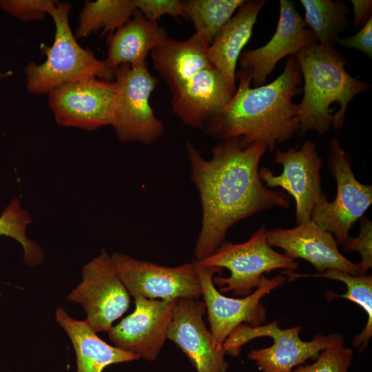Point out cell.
I'll return each mask as SVG.
<instances>
[{
    "instance_id": "21",
    "label": "cell",
    "mask_w": 372,
    "mask_h": 372,
    "mask_svg": "<svg viewBox=\"0 0 372 372\" xmlns=\"http://www.w3.org/2000/svg\"><path fill=\"white\" fill-rule=\"evenodd\" d=\"M208 45L194 33L184 41L169 39L152 51L156 70L172 92L200 71L214 66L207 56Z\"/></svg>"
},
{
    "instance_id": "4",
    "label": "cell",
    "mask_w": 372,
    "mask_h": 372,
    "mask_svg": "<svg viewBox=\"0 0 372 372\" xmlns=\"http://www.w3.org/2000/svg\"><path fill=\"white\" fill-rule=\"evenodd\" d=\"M70 9L69 3L57 1L48 9L55 25L54 39L51 46L42 48L43 63L30 62L24 69L30 93L49 94L62 85L90 77L114 79L115 71L76 41L69 23Z\"/></svg>"
},
{
    "instance_id": "10",
    "label": "cell",
    "mask_w": 372,
    "mask_h": 372,
    "mask_svg": "<svg viewBox=\"0 0 372 372\" xmlns=\"http://www.w3.org/2000/svg\"><path fill=\"white\" fill-rule=\"evenodd\" d=\"M119 278L112 257L103 249L83 268V281L68 296L87 313V322L96 332H106L128 309L130 298Z\"/></svg>"
},
{
    "instance_id": "9",
    "label": "cell",
    "mask_w": 372,
    "mask_h": 372,
    "mask_svg": "<svg viewBox=\"0 0 372 372\" xmlns=\"http://www.w3.org/2000/svg\"><path fill=\"white\" fill-rule=\"evenodd\" d=\"M195 262L201 285V297L208 315L209 331L216 342L220 345L242 324L251 327L263 324L267 311L260 303L261 299L287 280L282 275L272 278L262 276L260 285L250 294L241 298H229L223 295L214 282L215 275L220 274L223 269L203 266Z\"/></svg>"
},
{
    "instance_id": "13",
    "label": "cell",
    "mask_w": 372,
    "mask_h": 372,
    "mask_svg": "<svg viewBox=\"0 0 372 372\" xmlns=\"http://www.w3.org/2000/svg\"><path fill=\"white\" fill-rule=\"evenodd\" d=\"M274 161L282 167V172L275 175L268 168L262 167L259 169L260 179L265 186L281 187L293 198L297 225L311 220L314 206L325 196L321 188L322 158L316 143L306 141L300 149H276Z\"/></svg>"
},
{
    "instance_id": "23",
    "label": "cell",
    "mask_w": 372,
    "mask_h": 372,
    "mask_svg": "<svg viewBox=\"0 0 372 372\" xmlns=\"http://www.w3.org/2000/svg\"><path fill=\"white\" fill-rule=\"evenodd\" d=\"M136 10V0L86 1L74 36L85 38L99 31L112 34L130 21Z\"/></svg>"
},
{
    "instance_id": "22",
    "label": "cell",
    "mask_w": 372,
    "mask_h": 372,
    "mask_svg": "<svg viewBox=\"0 0 372 372\" xmlns=\"http://www.w3.org/2000/svg\"><path fill=\"white\" fill-rule=\"evenodd\" d=\"M56 321L67 333L76 351L77 372H102L107 366L140 358L101 340L87 322L72 318L59 307Z\"/></svg>"
},
{
    "instance_id": "6",
    "label": "cell",
    "mask_w": 372,
    "mask_h": 372,
    "mask_svg": "<svg viewBox=\"0 0 372 372\" xmlns=\"http://www.w3.org/2000/svg\"><path fill=\"white\" fill-rule=\"evenodd\" d=\"M267 231L262 225L243 242L224 241L211 255L198 262L203 266L229 271L228 277H214L220 292L245 297L258 287L265 273L275 269L292 271L298 268L293 259L269 245Z\"/></svg>"
},
{
    "instance_id": "2",
    "label": "cell",
    "mask_w": 372,
    "mask_h": 372,
    "mask_svg": "<svg viewBox=\"0 0 372 372\" xmlns=\"http://www.w3.org/2000/svg\"><path fill=\"white\" fill-rule=\"evenodd\" d=\"M239 81L229 103L206 123L209 132L223 140L240 138L247 147L262 143L271 150L299 132L298 104L293 98L302 92V74L293 56L271 83L254 88L251 79L236 71Z\"/></svg>"
},
{
    "instance_id": "14",
    "label": "cell",
    "mask_w": 372,
    "mask_h": 372,
    "mask_svg": "<svg viewBox=\"0 0 372 372\" xmlns=\"http://www.w3.org/2000/svg\"><path fill=\"white\" fill-rule=\"evenodd\" d=\"M134 311L108 331L115 347L147 360H154L168 339L176 300H153L137 296Z\"/></svg>"
},
{
    "instance_id": "3",
    "label": "cell",
    "mask_w": 372,
    "mask_h": 372,
    "mask_svg": "<svg viewBox=\"0 0 372 372\" xmlns=\"http://www.w3.org/2000/svg\"><path fill=\"white\" fill-rule=\"evenodd\" d=\"M295 57L303 77V97L298 104L299 132L323 134L333 125L340 129L348 105L371 85L350 75L347 59L333 48L318 43L307 45Z\"/></svg>"
},
{
    "instance_id": "16",
    "label": "cell",
    "mask_w": 372,
    "mask_h": 372,
    "mask_svg": "<svg viewBox=\"0 0 372 372\" xmlns=\"http://www.w3.org/2000/svg\"><path fill=\"white\" fill-rule=\"evenodd\" d=\"M206 308L199 298L176 300L168 330V339L189 358L197 372H225L223 346L214 340L203 320Z\"/></svg>"
},
{
    "instance_id": "7",
    "label": "cell",
    "mask_w": 372,
    "mask_h": 372,
    "mask_svg": "<svg viewBox=\"0 0 372 372\" xmlns=\"http://www.w3.org/2000/svg\"><path fill=\"white\" fill-rule=\"evenodd\" d=\"M114 81L116 86L114 120L112 127L121 142L150 145L163 134V123L154 114L149 104L151 94L158 81L147 65L118 67Z\"/></svg>"
},
{
    "instance_id": "35",
    "label": "cell",
    "mask_w": 372,
    "mask_h": 372,
    "mask_svg": "<svg viewBox=\"0 0 372 372\" xmlns=\"http://www.w3.org/2000/svg\"><path fill=\"white\" fill-rule=\"evenodd\" d=\"M0 296H1V293L0 292Z\"/></svg>"
},
{
    "instance_id": "17",
    "label": "cell",
    "mask_w": 372,
    "mask_h": 372,
    "mask_svg": "<svg viewBox=\"0 0 372 372\" xmlns=\"http://www.w3.org/2000/svg\"><path fill=\"white\" fill-rule=\"evenodd\" d=\"M267 239L271 247L282 249L288 257L308 261L319 273L336 269L353 276L364 274L359 263L340 252L333 234L312 220L290 229L267 230Z\"/></svg>"
},
{
    "instance_id": "30",
    "label": "cell",
    "mask_w": 372,
    "mask_h": 372,
    "mask_svg": "<svg viewBox=\"0 0 372 372\" xmlns=\"http://www.w3.org/2000/svg\"><path fill=\"white\" fill-rule=\"evenodd\" d=\"M346 252L358 251L361 257L359 263L362 272L365 273L372 267V223L367 218H362L359 235L355 238L349 237L343 244Z\"/></svg>"
},
{
    "instance_id": "15",
    "label": "cell",
    "mask_w": 372,
    "mask_h": 372,
    "mask_svg": "<svg viewBox=\"0 0 372 372\" xmlns=\"http://www.w3.org/2000/svg\"><path fill=\"white\" fill-rule=\"evenodd\" d=\"M316 43L314 34L294 3L280 0L275 33L265 45L242 52L238 60L240 68L238 71L249 76L254 87L263 85L279 61Z\"/></svg>"
},
{
    "instance_id": "12",
    "label": "cell",
    "mask_w": 372,
    "mask_h": 372,
    "mask_svg": "<svg viewBox=\"0 0 372 372\" xmlns=\"http://www.w3.org/2000/svg\"><path fill=\"white\" fill-rule=\"evenodd\" d=\"M112 259L119 278L133 297L172 300L202 296L195 261L169 267L118 253Z\"/></svg>"
},
{
    "instance_id": "18",
    "label": "cell",
    "mask_w": 372,
    "mask_h": 372,
    "mask_svg": "<svg viewBox=\"0 0 372 372\" xmlns=\"http://www.w3.org/2000/svg\"><path fill=\"white\" fill-rule=\"evenodd\" d=\"M172 94L174 113L192 127H203L233 96L214 66L200 71Z\"/></svg>"
},
{
    "instance_id": "8",
    "label": "cell",
    "mask_w": 372,
    "mask_h": 372,
    "mask_svg": "<svg viewBox=\"0 0 372 372\" xmlns=\"http://www.w3.org/2000/svg\"><path fill=\"white\" fill-rule=\"evenodd\" d=\"M329 167L336 181L335 198L331 202L326 196L320 200L313 209L311 220L343 245L351 227L372 203V186L356 179L351 159L337 137L331 141Z\"/></svg>"
},
{
    "instance_id": "27",
    "label": "cell",
    "mask_w": 372,
    "mask_h": 372,
    "mask_svg": "<svg viewBox=\"0 0 372 372\" xmlns=\"http://www.w3.org/2000/svg\"><path fill=\"white\" fill-rule=\"evenodd\" d=\"M30 223L28 213L21 209L19 200L14 199L0 216V236L11 237L20 242L24 251L25 262L33 265L41 261L43 253L39 247L26 236L25 229Z\"/></svg>"
},
{
    "instance_id": "24",
    "label": "cell",
    "mask_w": 372,
    "mask_h": 372,
    "mask_svg": "<svg viewBox=\"0 0 372 372\" xmlns=\"http://www.w3.org/2000/svg\"><path fill=\"white\" fill-rule=\"evenodd\" d=\"M284 274L289 277V280L299 277H321L331 280H339L344 282L347 287V292L344 294H338L329 291L327 297H340L351 300L359 305L367 315L366 324L353 342L355 348H361L363 350L369 343L372 336V276L359 275L353 276L347 273L336 270L329 269L322 273L313 275H303L295 273L292 271H285Z\"/></svg>"
},
{
    "instance_id": "20",
    "label": "cell",
    "mask_w": 372,
    "mask_h": 372,
    "mask_svg": "<svg viewBox=\"0 0 372 372\" xmlns=\"http://www.w3.org/2000/svg\"><path fill=\"white\" fill-rule=\"evenodd\" d=\"M169 39L163 27L147 20L136 9L129 21L107 35V55L104 61L114 71L124 64L144 65L147 54Z\"/></svg>"
},
{
    "instance_id": "29",
    "label": "cell",
    "mask_w": 372,
    "mask_h": 372,
    "mask_svg": "<svg viewBox=\"0 0 372 372\" xmlns=\"http://www.w3.org/2000/svg\"><path fill=\"white\" fill-rule=\"evenodd\" d=\"M53 0H0V8L23 22L43 20Z\"/></svg>"
},
{
    "instance_id": "33",
    "label": "cell",
    "mask_w": 372,
    "mask_h": 372,
    "mask_svg": "<svg viewBox=\"0 0 372 372\" xmlns=\"http://www.w3.org/2000/svg\"><path fill=\"white\" fill-rule=\"evenodd\" d=\"M353 10V25L355 28L362 27L371 17L372 1L371 0H351Z\"/></svg>"
},
{
    "instance_id": "32",
    "label": "cell",
    "mask_w": 372,
    "mask_h": 372,
    "mask_svg": "<svg viewBox=\"0 0 372 372\" xmlns=\"http://www.w3.org/2000/svg\"><path fill=\"white\" fill-rule=\"evenodd\" d=\"M338 43L347 48L359 50L369 58L372 57V17L354 35L338 39Z\"/></svg>"
},
{
    "instance_id": "19",
    "label": "cell",
    "mask_w": 372,
    "mask_h": 372,
    "mask_svg": "<svg viewBox=\"0 0 372 372\" xmlns=\"http://www.w3.org/2000/svg\"><path fill=\"white\" fill-rule=\"evenodd\" d=\"M267 2L245 1L207 48L210 62L223 75L232 96L236 90L237 63L251 37L258 14Z\"/></svg>"
},
{
    "instance_id": "26",
    "label": "cell",
    "mask_w": 372,
    "mask_h": 372,
    "mask_svg": "<svg viewBox=\"0 0 372 372\" xmlns=\"http://www.w3.org/2000/svg\"><path fill=\"white\" fill-rule=\"evenodd\" d=\"M245 0L183 1V17L193 23L196 32L209 46L220 30Z\"/></svg>"
},
{
    "instance_id": "34",
    "label": "cell",
    "mask_w": 372,
    "mask_h": 372,
    "mask_svg": "<svg viewBox=\"0 0 372 372\" xmlns=\"http://www.w3.org/2000/svg\"><path fill=\"white\" fill-rule=\"evenodd\" d=\"M9 75L8 72L3 73L0 70V79H4Z\"/></svg>"
},
{
    "instance_id": "5",
    "label": "cell",
    "mask_w": 372,
    "mask_h": 372,
    "mask_svg": "<svg viewBox=\"0 0 372 372\" xmlns=\"http://www.w3.org/2000/svg\"><path fill=\"white\" fill-rule=\"evenodd\" d=\"M301 329L299 325L280 329L276 321L257 327L242 324L231 332L223 346L225 354L237 356L242 347L253 339L271 337V346L253 349L248 358L255 361L262 372H293L307 360H316L322 351L344 343L343 336L338 333L319 334L310 341H304L300 338Z\"/></svg>"
},
{
    "instance_id": "1",
    "label": "cell",
    "mask_w": 372,
    "mask_h": 372,
    "mask_svg": "<svg viewBox=\"0 0 372 372\" xmlns=\"http://www.w3.org/2000/svg\"><path fill=\"white\" fill-rule=\"evenodd\" d=\"M267 149L262 143L243 147L240 138H235L215 145L211 158L206 160L187 142L191 178L202 207L195 261L211 255L239 221L274 207H289L287 194L268 189L260 178L259 163Z\"/></svg>"
},
{
    "instance_id": "31",
    "label": "cell",
    "mask_w": 372,
    "mask_h": 372,
    "mask_svg": "<svg viewBox=\"0 0 372 372\" xmlns=\"http://www.w3.org/2000/svg\"><path fill=\"white\" fill-rule=\"evenodd\" d=\"M136 9L147 20L157 22L164 15L183 17V1L180 0H136Z\"/></svg>"
},
{
    "instance_id": "28",
    "label": "cell",
    "mask_w": 372,
    "mask_h": 372,
    "mask_svg": "<svg viewBox=\"0 0 372 372\" xmlns=\"http://www.w3.org/2000/svg\"><path fill=\"white\" fill-rule=\"evenodd\" d=\"M353 351L343 344L322 351L311 364L299 366L293 372H348Z\"/></svg>"
},
{
    "instance_id": "25",
    "label": "cell",
    "mask_w": 372,
    "mask_h": 372,
    "mask_svg": "<svg viewBox=\"0 0 372 372\" xmlns=\"http://www.w3.org/2000/svg\"><path fill=\"white\" fill-rule=\"evenodd\" d=\"M304 21L318 44L333 48L340 33L348 25L349 9L342 1L301 0Z\"/></svg>"
},
{
    "instance_id": "11",
    "label": "cell",
    "mask_w": 372,
    "mask_h": 372,
    "mask_svg": "<svg viewBox=\"0 0 372 372\" xmlns=\"http://www.w3.org/2000/svg\"><path fill=\"white\" fill-rule=\"evenodd\" d=\"M116 95L114 81L90 77L52 90L49 106L59 125L94 130L112 126Z\"/></svg>"
}]
</instances>
